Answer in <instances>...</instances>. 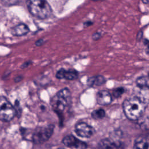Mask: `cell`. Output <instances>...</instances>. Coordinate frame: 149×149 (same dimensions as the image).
I'll return each mask as SVG.
<instances>
[{
    "instance_id": "1",
    "label": "cell",
    "mask_w": 149,
    "mask_h": 149,
    "mask_svg": "<svg viewBox=\"0 0 149 149\" xmlns=\"http://www.w3.org/2000/svg\"><path fill=\"white\" fill-rule=\"evenodd\" d=\"M147 106L134 95L126 99L123 103L125 114L127 118L133 120H138L142 116Z\"/></svg>"
},
{
    "instance_id": "2",
    "label": "cell",
    "mask_w": 149,
    "mask_h": 149,
    "mask_svg": "<svg viewBox=\"0 0 149 149\" xmlns=\"http://www.w3.org/2000/svg\"><path fill=\"white\" fill-rule=\"evenodd\" d=\"M27 5L30 12L40 19L48 17L52 13L51 8L47 0H27Z\"/></svg>"
},
{
    "instance_id": "3",
    "label": "cell",
    "mask_w": 149,
    "mask_h": 149,
    "mask_svg": "<svg viewBox=\"0 0 149 149\" xmlns=\"http://www.w3.org/2000/svg\"><path fill=\"white\" fill-rule=\"evenodd\" d=\"M71 101V93L67 88L58 91L51 99V105L52 109L57 113H61L69 105Z\"/></svg>"
},
{
    "instance_id": "4",
    "label": "cell",
    "mask_w": 149,
    "mask_h": 149,
    "mask_svg": "<svg viewBox=\"0 0 149 149\" xmlns=\"http://www.w3.org/2000/svg\"><path fill=\"white\" fill-rule=\"evenodd\" d=\"M53 132V125L40 126L33 132L30 139L35 144H41L47 141L51 137Z\"/></svg>"
},
{
    "instance_id": "5",
    "label": "cell",
    "mask_w": 149,
    "mask_h": 149,
    "mask_svg": "<svg viewBox=\"0 0 149 149\" xmlns=\"http://www.w3.org/2000/svg\"><path fill=\"white\" fill-rule=\"evenodd\" d=\"M16 110L12 104L4 97H0V120L8 122L16 114Z\"/></svg>"
},
{
    "instance_id": "6",
    "label": "cell",
    "mask_w": 149,
    "mask_h": 149,
    "mask_svg": "<svg viewBox=\"0 0 149 149\" xmlns=\"http://www.w3.org/2000/svg\"><path fill=\"white\" fill-rule=\"evenodd\" d=\"M62 143L67 147L76 149H86L87 147L86 143L79 140L72 135L65 136L62 140Z\"/></svg>"
},
{
    "instance_id": "7",
    "label": "cell",
    "mask_w": 149,
    "mask_h": 149,
    "mask_svg": "<svg viewBox=\"0 0 149 149\" xmlns=\"http://www.w3.org/2000/svg\"><path fill=\"white\" fill-rule=\"evenodd\" d=\"M76 134L82 137H90L94 132V129L86 123L81 122L77 123L75 126Z\"/></svg>"
},
{
    "instance_id": "8",
    "label": "cell",
    "mask_w": 149,
    "mask_h": 149,
    "mask_svg": "<svg viewBox=\"0 0 149 149\" xmlns=\"http://www.w3.org/2000/svg\"><path fill=\"white\" fill-rule=\"evenodd\" d=\"M123 144L119 141H113L108 139L101 140L98 144V149H123Z\"/></svg>"
},
{
    "instance_id": "9",
    "label": "cell",
    "mask_w": 149,
    "mask_h": 149,
    "mask_svg": "<svg viewBox=\"0 0 149 149\" xmlns=\"http://www.w3.org/2000/svg\"><path fill=\"white\" fill-rule=\"evenodd\" d=\"M56 77L58 79H65L66 80H74L78 77V72L74 69L66 70L65 69H61L59 70L56 74Z\"/></svg>"
},
{
    "instance_id": "10",
    "label": "cell",
    "mask_w": 149,
    "mask_h": 149,
    "mask_svg": "<svg viewBox=\"0 0 149 149\" xmlns=\"http://www.w3.org/2000/svg\"><path fill=\"white\" fill-rule=\"evenodd\" d=\"M133 95L140 99L146 105L149 103V89L147 88L137 86L134 90Z\"/></svg>"
},
{
    "instance_id": "11",
    "label": "cell",
    "mask_w": 149,
    "mask_h": 149,
    "mask_svg": "<svg viewBox=\"0 0 149 149\" xmlns=\"http://www.w3.org/2000/svg\"><path fill=\"white\" fill-rule=\"evenodd\" d=\"M96 99L98 104L107 105L111 104L112 100V97L108 91L106 90H101L97 94Z\"/></svg>"
},
{
    "instance_id": "12",
    "label": "cell",
    "mask_w": 149,
    "mask_h": 149,
    "mask_svg": "<svg viewBox=\"0 0 149 149\" xmlns=\"http://www.w3.org/2000/svg\"><path fill=\"white\" fill-rule=\"evenodd\" d=\"M105 82V79L102 76H95L90 77L87 80V84L90 86H99Z\"/></svg>"
},
{
    "instance_id": "13",
    "label": "cell",
    "mask_w": 149,
    "mask_h": 149,
    "mask_svg": "<svg viewBox=\"0 0 149 149\" xmlns=\"http://www.w3.org/2000/svg\"><path fill=\"white\" fill-rule=\"evenodd\" d=\"M29 32V28L24 24H20L15 26L12 30V33L15 36H24Z\"/></svg>"
},
{
    "instance_id": "14",
    "label": "cell",
    "mask_w": 149,
    "mask_h": 149,
    "mask_svg": "<svg viewBox=\"0 0 149 149\" xmlns=\"http://www.w3.org/2000/svg\"><path fill=\"white\" fill-rule=\"evenodd\" d=\"M148 147V143L146 139L142 138L137 139L134 146V149H147Z\"/></svg>"
},
{
    "instance_id": "15",
    "label": "cell",
    "mask_w": 149,
    "mask_h": 149,
    "mask_svg": "<svg viewBox=\"0 0 149 149\" xmlns=\"http://www.w3.org/2000/svg\"><path fill=\"white\" fill-rule=\"evenodd\" d=\"M137 86L146 87L149 89V76L140 77L136 80Z\"/></svg>"
},
{
    "instance_id": "16",
    "label": "cell",
    "mask_w": 149,
    "mask_h": 149,
    "mask_svg": "<svg viewBox=\"0 0 149 149\" xmlns=\"http://www.w3.org/2000/svg\"><path fill=\"white\" fill-rule=\"evenodd\" d=\"M105 112L102 109L95 110L91 113L93 118H94V119H101L105 116Z\"/></svg>"
},
{
    "instance_id": "17",
    "label": "cell",
    "mask_w": 149,
    "mask_h": 149,
    "mask_svg": "<svg viewBox=\"0 0 149 149\" xmlns=\"http://www.w3.org/2000/svg\"><path fill=\"white\" fill-rule=\"evenodd\" d=\"M123 93H124V88L122 87H119L113 90L112 94L115 98H118L120 97Z\"/></svg>"
},
{
    "instance_id": "18",
    "label": "cell",
    "mask_w": 149,
    "mask_h": 149,
    "mask_svg": "<svg viewBox=\"0 0 149 149\" xmlns=\"http://www.w3.org/2000/svg\"><path fill=\"white\" fill-rule=\"evenodd\" d=\"M140 127L141 128H145L148 129L149 128V119H146V120H144L143 122H140Z\"/></svg>"
},
{
    "instance_id": "19",
    "label": "cell",
    "mask_w": 149,
    "mask_h": 149,
    "mask_svg": "<svg viewBox=\"0 0 149 149\" xmlns=\"http://www.w3.org/2000/svg\"><path fill=\"white\" fill-rule=\"evenodd\" d=\"M144 44L146 46V52L148 55H149V40H145L144 41Z\"/></svg>"
},
{
    "instance_id": "20",
    "label": "cell",
    "mask_w": 149,
    "mask_h": 149,
    "mask_svg": "<svg viewBox=\"0 0 149 149\" xmlns=\"http://www.w3.org/2000/svg\"><path fill=\"white\" fill-rule=\"evenodd\" d=\"M2 1H3V2H4V3H8V5H10V3L13 4L16 2L18 1V0H2Z\"/></svg>"
},
{
    "instance_id": "21",
    "label": "cell",
    "mask_w": 149,
    "mask_h": 149,
    "mask_svg": "<svg viewBox=\"0 0 149 149\" xmlns=\"http://www.w3.org/2000/svg\"><path fill=\"white\" fill-rule=\"evenodd\" d=\"M100 33H94V34H93V38L94 39V40H97V39H98L100 37Z\"/></svg>"
},
{
    "instance_id": "22",
    "label": "cell",
    "mask_w": 149,
    "mask_h": 149,
    "mask_svg": "<svg viewBox=\"0 0 149 149\" xmlns=\"http://www.w3.org/2000/svg\"><path fill=\"white\" fill-rule=\"evenodd\" d=\"M142 1L144 3H148L149 2V0H142Z\"/></svg>"
},
{
    "instance_id": "23",
    "label": "cell",
    "mask_w": 149,
    "mask_h": 149,
    "mask_svg": "<svg viewBox=\"0 0 149 149\" xmlns=\"http://www.w3.org/2000/svg\"><path fill=\"white\" fill-rule=\"evenodd\" d=\"M58 149H65V148H58Z\"/></svg>"
}]
</instances>
